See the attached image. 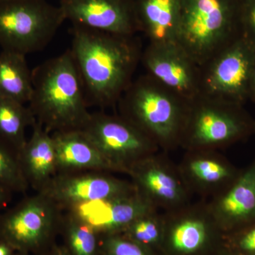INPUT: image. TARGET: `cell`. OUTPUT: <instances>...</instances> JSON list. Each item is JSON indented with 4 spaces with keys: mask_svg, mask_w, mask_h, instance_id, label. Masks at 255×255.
Returning a JSON list of instances; mask_svg holds the SVG:
<instances>
[{
    "mask_svg": "<svg viewBox=\"0 0 255 255\" xmlns=\"http://www.w3.org/2000/svg\"><path fill=\"white\" fill-rule=\"evenodd\" d=\"M81 77L88 105L107 108L118 103L141 60L142 45L122 36L73 26L70 48Z\"/></svg>",
    "mask_w": 255,
    "mask_h": 255,
    "instance_id": "6da1fadb",
    "label": "cell"
},
{
    "mask_svg": "<svg viewBox=\"0 0 255 255\" xmlns=\"http://www.w3.org/2000/svg\"><path fill=\"white\" fill-rule=\"evenodd\" d=\"M32 83L28 107L47 131L80 130L85 127L91 113L70 49L32 70Z\"/></svg>",
    "mask_w": 255,
    "mask_h": 255,
    "instance_id": "7a4b0ae2",
    "label": "cell"
},
{
    "mask_svg": "<svg viewBox=\"0 0 255 255\" xmlns=\"http://www.w3.org/2000/svg\"><path fill=\"white\" fill-rule=\"evenodd\" d=\"M148 74L128 87L118 102L120 115L169 151L180 146L188 103Z\"/></svg>",
    "mask_w": 255,
    "mask_h": 255,
    "instance_id": "3957f363",
    "label": "cell"
},
{
    "mask_svg": "<svg viewBox=\"0 0 255 255\" xmlns=\"http://www.w3.org/2000/svg\"><path fill=\"white\" fill-rule=\"evenodd\" d=\"M232 0H180L176 43L202 66L238 38Z\"/></svg>",
    "mask_w": 255,
    "mask_h": 255,
    "instance_id": "277c9868",
    "label": "cell"
},
{
    "mask_svg": "<svg viewBox=\"0 0 255 255\" xmlns=\"http://www.w3.org/2000/svg\"><path fill=\"white\" fill-rule=\"evenodd\" d=\"M65 20L46 0H0V46L25 55L41 51Z\"/></svg>",
    "mask_w": 255,
    "mask_h": 255,
    "instance_id": "5b68a950",
    "label": "cell"
},
{
    "mask_svg": "<svg viewBox=\"0 0 255 255\" xmlns=\"http://www.w3.org/2000/svg\"><path fill=\"white\" fill-rule=\"evenodd\" d=\"M64 211L39 192L0 215V237L16 252L39 255L60 234Z\"/></svg>",
    "mask_w": 255,
    "mask_h": 255,
    "instance_id": "8992f818",
    "label": "cell"
},
{
    "mask_svg": "<svg viewBox=\"0 0 255 255\" xmlns=\"http://www.w3.org/2000/svg\"><path fill=\"white\" fill-rule=\"evenodd\" d=\"M238 105L201 95L189 101L179 147L218 150L243 136L248 124Z\"/></svg>",
    "mask_w": 255,
    "mask_h": 255,
    "instance_id": "52a82bcc",
    "label": "cell"
},
{
    "mask_svg": "<svg viewBox=\"0 0 255 255\" xmlns=\"http://www.w3.org/2000/svg\"><path fill=\"white\" fill-rule=\"evenodd\" d=\"M115 172L128 173L134 165L159 152L150 137L121 115L91 113L81 130Z\"/></svg>",
    "mask_w": 255,
    "mask_h": 255,
    "instance_id": "ba28073f",
    "label": "cell"
},
{
    "mask_svg": "<svg viewBox=\"0 0 255 255\" xmlns=\"http://www.w3.org/2000/svg\"><path fill=\"white\" fill-rule=\"evenodd\" d=\"M163 213L161 253L165 255H206L222 246L223 233L215 221L207 201L190 203Z\"/></svg>",
    "mask_w": 255,
    "mask_h": 255,
    "instance_id": "9c48e42d",
    "label": "cell"
},
{
    "mask_svg": "<svg viewBox=\"0 0 255 255\" xmlns=\"http://www.w3.org/2000/svg\"><path fill=\"white\" fill-rule=\"evenodd\" d=\"M255 47L238 38L200 67V95L238 104L250 93Z\"/></svg>",
    "mask_w": 255,
    "mask_h": 255,
    "instance_id": "30bf717a",
    "label": "cell"
},
{
    "mask_svg": "<svg viewBox=\"0 0 255 255\" xmlns=\"http://www.w3.org/2000/svg\"><path fill=\"white\" fill-rule=\"evenodd\" d=\"M136 190L131 181L109 172L84 171L57 173L39 193L64 211L80 204L117 199Z\"/></svg>",
    "mask_w": 255,
    "mask_h": 255,
    "instance_id": "8fae6325",
    "label": "cell"
},
{
    "mask_svg": "<svg viewBox=\"0 0 255 255\" xmlns=\"http://www.w3.org/2000/svg\"><path fill=\"white\" fill-rule=\"evenodd\" d=\"M128 174L137 191L159 211H172L191 203L193 195L178 165L159 152L134 165Z\"/></svg>",
    "mask_w": 255,
    "mask_h": 255,
    "instance_id": "7c38bea8",
    "label": "cell"
},
{
    "mask_svg": "<svg viewBox=\"0 0 255 255\" xmlns=\"http://www.w3.org/2000/svg\"><path fill=\"white\" fill-rule=\"evenodd\" d=\"M140 62L147 74L184 100L200 95V67L177 43H148Z\"/></svg>",
    "mask_w": 255,
    "mask_h": 255,
    "instance_id": "4fadbf2b",
    "label": "cell"
},
{
    "mask_svg": "<svg viewBox=\"0 0 255 255\" xmlns=\"http://www.w3.org/2000/svg\"><path fill=\"white\" fill-rule=\"evenodd\" d=\"M59 6L73 26L122 36L140 31L133 0H60Z\"/></svg>",
    "mask_w": 255,
    "mask_h": 255,
    "instance_id": "5bb4252c",
    "label": "cell"
},
{
    "mask_svg": "<svg viewBox=\"0 0 255 255\" xmlns=\"http://www.w3.org/2000/svg\"><path fill=\"white\" fill-rule=\"evenodd\" d=\"M154 210L157 209L136 190L117 199L80 204L64 211L78 216L102 237L119 234L132 221Z\"/></svg>",
    "mask_w": 255,
    "mask_h": 255,
    "instance_id": "9a60e30c",
    "label": "cell"
},
{
    "mask_svg": "<svg viewBox=\"0 0 255 255\" xmlns=\"http://www.w3.org/2000/svg\"><path fill=\"white\" fill-rule=\"evenodd\" d=\"M178 168L192 195L211 198L237 179L236 172L217 150H186Z\"/></svg>",
    "mask_w": 255,
    "mask_h": 255,
    "instance_id": "2e32d148",
    "label": "cell"
},
{
    "mask_svg": "<svg viewBox=\"0 0 255 255\" xmlns=\"http://www.w3.org/2000/svg\"><path fill=\"white\" fill-rule=\"evenodd\" d=\"M210 212L223 234L255 220V164L219 195L207 201Z\"/></svg>",
    "mask_w": 255,
    "mask_h": 255,
    "instance_id": "e0dca14e",
    "label": "cell"
},
{
    "mask_svg": "<svg viewBox=\"0 0 255 255\" xmlns=\"http://www.w3.org/2000/svg\"><path fill=\"white\" fill-rule=\"evenodd\" d=\"M51 134L54 142L57 173L84 171L115 172L82 130Z\"/></svg>",
    "mask_w": 255,
    "mask_h": 255,
    "instance_id": "ac0fdd59",
    "label": "cell"
},
{
    "mask_svg": "<svg viewBox=\"0 0 255 255\" xmlns=\"http://www.w3.org/2000/svg\"><path fill=\"white\" fill-rule=\"evenodd\" d=\"M19 152L20 163L26 182L36 192L43 189L57 174L54 142L50 132L39 124Z\"/></svg>",
    "mask_w": 255,
    "mask_h": 255,
    "instance_id": "d6986e66",
    "label": "cell"
},
{
    "mask_svg": "<svg viewBox=\"0 0 255 255\" xmlns=\"http://www.w3.org/2000/svg\"><path fill=\"white\" fill-rule=\"evenodd\" d=\"M139 30L151 44L176 43L180 0H133Z\"/></svg>",
    "mask_w": 255,
    "mask_h": 255,
    "instance_id": "ffe728a7",
    "label": "cell"
},
{
    "mask_svg": "<svg viewBox=\"0 0 255 255\" xmlns=\"http://www.w3.org/2000/svg\"><path fill=\"white\" fill-rule=\"evenodd\" d=\"M33 92L32 71L26 55L2 50L0 53V97L26 104Z\"/></svg>",
    "mask_w": 255,
    "mask_h": 255,
    "instance_id": "44dd1931",
    "label": "cell"
},
{
    "mask_svg": "<svg viewBox=\"0 0 255 255\" xmlns=\"http://www.w3.org/2000/svg\"><path fill=\"white\" fill-rule=\"evenodd\" d=\"M36 123L29 107L0 97V139L20 152L27 141L26 128Z\"/></svg>",
    "mask_w": 255,
    "mask_h": 255,
    "instance_id": "7402d4cb",
    "label": "cell"
},
{
    "mask_svg": "<svg viewBox=\"0 0 255 255\" xmlns=\"http://www.w3.org/2000/svg\"><path fill=\"white\" fill-rule=\"evenodd\" d=\"M60 233L70 255H100V235L69 211H64Z\"/></svg>",
    "mask_w": 255,
    "mask_h": 255,
    "instance_id": "603a6c76",
    "label": "cell"
},
{
    "mask_svg": "<svg viewBox=\"0 0 255 255\" xmlns=\"http://www.w3.org/2000/svg\"><path fill=\"white\" fill-rule=\"evenodd\" d=\"M163 233V213L154 210L137 218L119 234L156 253L161 252Z\"/></svg>",
    "mask_w": 255,
    "mask_h": 255,
    "instance_id": "cb8c5ba5",
    "label": "cell"
},
{
    "mask_svg": "<svg viewBox=\"0 0 255 255\" xmlns=\"http://www.w3.org/2000/svg\"><path fill=\"white\" fill-rule=\"evenodd\" d=\"M0 186L12 193H26L30 189L23 175L19 152L0 139Z\"/></svg>",
    "mask_w": 255,
    "mask_h": 255,
    "instance_id": "d4e9b609",
    "label": "cell"
},
{
    "mask_svg": "<svg viewBox=\"0 0 255 255\" xmlns=\"http://www.w3.org/2000/svg\"><path fill=\"white\" fill-rule=\"evenodd\" d=\"M245 226L223 234L224 251L233 255H255V225Z\"/></svg>",
    "mask_w": 255,
    "mask_h": 255,
    "instance_id": "484cf974",
    "label": "cell"
},
{
    "mask_svg": "<svg viewBox=\"0 0 255 255\" xmlns=\"http://www.w3.org/2000/svg\"><path fill=\"white\" fill-rule=\"evenodd\" d=\"M100 255H157L121 234L102 236Z\"/></svg>",
    "mask_w": 255,
    "mask_h": 255,
    "instance_id": "4316f807",
    "label": "cell"
},
{
    "mask_svg": "<svg viewBox=\"0 0 255 255\" xmlns=\"http://www.w3.org/2000/svg\"><path fill=\"white\" fill-rule=\"evenodd\" d=\"M245 27L247 36L245 39L255 47V0H249L245 15Z\"/></svg>",
    "mask_w": 255,
    "mask_h": 255,
    "instance_id": "83f0119b",
    "label": "cell"
},
{
    "mask_svg": "<svg viewBox=\"0 0 255 255\" xmlns=\"http://www.w3.org/2000/svg\"><path fill=\"white\" fill-rule=\"evenodd\" d=\"M39 255H71L69 253L68 250L67 249L66 247L63 244H58L57 242H55L53 245H51L46 249V251H43Z\"/></svg>",
    "mask_w": 255,
    "mask_h": 255,
    "instance_id": "f1b7e54d",
    "label": "cell"
},
{
    "mask_svg": "<svg viewBox=\"0 0 255 255\" xmlns=\"http://www.w3.org/2000/svg\"><path fill=\"white\" fill-rule=\"evenodd\" d=\"M12 194L13 193L9 189L0 186V215L2 214L3 210L6 209L9 204Z\"/></svg>",
    "mask_w": 255,
    "mask_h": 255,
    "instance_id": "f546056e",
    "label": "cell"
},
{
    "mask_svg": "<svg viewBox=\"0 0 255 255\" xmlns=\"http://www.w3.org/2000/svg\"><path fill=\"white\" fill-rule=\"evenodd\" d=\"M16 252L7 241L0 237V255H13Z\"/></svg>",
    "mask_w": 255,
    "mask_h": 255,
    "instance_id": "4dcf8cb0",
    "label": "cell"
},
{
    "mask_svg": "<svg viewBox=\"0 0 255 255\" xmlns=\"http://www.w3.org/2000/svg\"><path fill=\"white\" fill-rule=\"evenodd\" d=\"M252 94L255 98V58L252 70L251 85H250V93Z\"/></svg>",
    "mask_w": 255,
    "mask_h": 255,
    "instance_id": "1f68e13d",
    "label": "cell"
},
{
    "mask_svg": "<svg viewBox=\"0 0 255 255\" xmlns=\"http://www.w3.org/2000/svg\"><path fill=\"white\" fill-rule=\"evenodd\" d=\"M215 255H233L231 254V253H228V252L224 251L222 248L219 250L217 253H215Z\"/></svg>",
    "mask_w": 255,
    "mask_h": 255,
    "instance_id": "d6a6232c",
    "label": "cell"
},
{
    "mask_svg": "<svg viewBox=\"0 0 255 255\" xmlns=\"http://www.w3.org/2000/svg\"><path fill=\"white\" fill-rule=\"evenodd\" d=\"M13 255H31L30 254H28V253H22V252H16Z\"/></svg>",
    "mask_w": 255,
    "mask_h": 255,
    "instance_id": "836d02e7",
    "label": "cell"
}]
</instances>
